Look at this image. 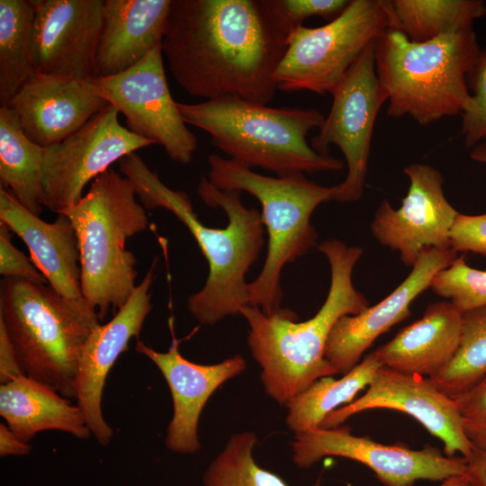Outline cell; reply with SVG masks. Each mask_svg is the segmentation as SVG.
<instances>
[{
    "label": "cell",
    "instance_id": "33",
    "mask_svg": "<svg viewBox=\"0 0 486 486\" xmlns=\"http://www.w3.org/2000/svg\"><path fill=\"white\" fill-rule=\"evenodd\" d=\"M467 86L472 102L461 115L460 133L464 146L473 148L486 141V46L480 50L467 75Z\"/></svg>",
    "mask_w": 486,
    "mask_h": 486
},
{
    "label": "cell",
    "instance_id": "7",
    "mask_svg": "<svg viewBox=\"0 0 486 486\" xmlns=\"http://www.w3.org/2000/svg\"><path fill=\"white\" fill-rule=\"evenodd\" d=\"M130 181L109 168L66 214L76 230L80 253L81 292L100 321L110 309L123 307L136 288L137 259L129 238L148 229L145 208Z\"/></svg>",
    "mask_w": 486,
    "mask_h": 486
},
{
    "label": "cell",
    "instance_id": "5",
    "mask_svg": "<svg viewBox=\"0 0 486 486\" xmlns=\"http://www.w3.org/2000/svg\"><path fill=\"white\" fill-rule=\"evenodd\" d=\"M480 50L472 27L426 42L386 30L374 42V61L387 115H409L422 126L462 115L472 102L467 75Z\"/></svg>",
    "mask_w": 486,
    "mask_h": 486
},
{
    "label": "cell",
    "instance_id": "16",
    "mask_svg": "<svg viewBox=\"0 0 486 486\" xmlns=\"http://www.w3.org/2000/svg\"><path fill=\"white\" fill-rule=\"evenodd\" d=\"M34 9L32 48L38 73L94 76L104 0H30Z\"/></svg>",
    "mask_w": 486,
    "mask_h": 486
},
{
    "label": "cell",
    "instance_id": "18",
    "mask_svg": "<svg viewBox=\"0 0 486 486\" xmlns=\"http://www.w3.org/2000/svg\"><path fill=\"white\" fill-rule=\"evenodd\" d=\"M456 257L457 253L452 248L425 249L410 274L387 297L359 314L340 318L329 333L324 352L337 374H347L379 336L408 318L411 302Z\"/></svg>",
    "mask_w": 486,
    "mask_h": 486
},
{
    "label": "cell",
    "instance_id": "4",
    "mask_svg": "<svg viewBox=\"0 0 486 486\" xmlns=\"http://www.w3.org/2000/svg\"><path fill=\"white\" fill-rule=\"evenodd\" d=\"M186 124L206 131L213 146L242 166L277 176L338 171L342 160L316 152L307 141L325 116L313 108H274L237 96L177 103Z\"/></svg>",
    "mask_w": 486,
    "mask_h": 486
},
{
    "label": "cell",
    "instance_id": "26",
    "mask_svg": "<svg viewBox=\"0 0 486 486\" xmlns=\"http://www.w3.org/2000/svg\"><path fill=\"white\" fill-rule=\"evenodd\" d=\"M390 28L413 42H426L441 35L472 27L486 14L482 0H382Z\"/></svg>",
    "mask_w": 486,
    "mask_h": 486
},
{
    "label": "cell",
    "instance_id": "8",
    "mask_svg": "<svg viewBox=\"0 0 486 486\" xmlns=\"http://www.w3.org/2000/svg\"><path fill=\"white\" fill-rule=\"evenodd\" d=\"M209 164L208 180L214 187L247 192L261 203L267 254L260 274L248 284V306L274 314L284 296L282 270L316 245L318 234L310 217L320 203L331 201L334 187L320 185L304 174L264 176L217 154L209 156Z\"/></svg>",
    "mask_w": 486,
    "mask_h": 486
},
{
    "label": "cell",
    "instance_id": "30",
    "mask_svg": "<svg viewBox=\"0 0 486 486\" xmlns=\"http://www.w3.org/2000/svg\"><path fill=\"white\" fill-rule=\"evenodd\" d=\"M257 437L253 431L233 434L203 474L204 486H288L253 457ZM320 478L312 486H320Z\"/></svg>",
    "mask_w": 486,
    "mask_h": 486
},
{
    "label": "cell",
    "instance_id": "41",
    "mask_svg": "<svg viewBox=\"0 0 486 486\" xmlns=\"http://www.w3.org/2000/svg\"><path fill=\"white\" fill-rule=\"evenodd\" d=\"M470 157L475 161L486 164V141L475 145L471 150Z\"/></svg>",
    "mask_w": 486,
    "mask_h": 486
},
{
    "label": "cell",
    "instance_id": "1",
    "mask_svg": "<svg viewBox=\"0 0 486 486\" xmlns=\"http://www.w3.org/2000/svg\"><path fill=\"white\" fill-rule=\"evenodd\" d=\"M286 40L262 0H171L161 50L189 94L268 104Z\"/></svg>",
    "mask_w": 486,
    "mask_h": 486
},
{
    "label": "cell",
    "instance_id": "13",
    "mask_svg": "<svg viewBox=\"0 0 486 486\" xmlns=\"http://www.w3.org/2000/svg\"><path fill=\"white\" fill-rule=\"evenodd\" d=\"M292 461L299 468H310L325 456L354 460L370 468L385 486H413L418 480L444 481L465 474L467 461L448 457L427 445L421 450L377 443L357 436L346 426L314 428L294 434Z\"/></svg>",
    "mask_w": 486,
    "mask_h": 486
},
{
    "label": "cell",
    "instance_id": "37",
    "mask_svg": "<svg viewBox=\"0 0 486 486\" xmlns=\"http://www.w3.org/2000/svg\"><path fill=\"white\" fill-rule=\"evenodd\" d=\"M24 375L7 332L0 323V382L8 383Z\"/></svg>",
    "mask_w": 486,
    "mask_h": 486
},
{
    "label": "cell",
    "instance_id": "40",
    "mask_svg": "<svg viewBox=\"0 0 486 486\" xmlns=\"http://www.w3.org/2000/svg\"><path fill=\"white\" fill-rule=\"evenodd\" d=\"M347 486H353L347 483ZM439 486H474L470 478L466 474H459L451 476L442 481Z\"/></svg>",
    "mask_w": 486,
    "mask_h": 486
},
{
    "label": "cell",
    "instance_id": "39",
    "mask_svg": "<svg viewBox=\"0 0 486 486\" xmlns=\"http://www.w3.org/2000/svg\"><path fill=\"white\" fill-rule=\"evenodd\" d=\"M465 474L474 486H486V452L473 449L472 455L466 459Z\"/></svg>",
    "mask_w": 486,
    "mask_h": 486
},
{
    "label": "cell",
    "instance_id": "23",
    "mask_svg": "<svg viewBox=\"0 0 486 486\" xmlns=\"http://www.w3.org/2000/svg\"><path fill=\"white\" fill-rule=\"evenodd\" d=\"M463 313L451 302L429 304L422 318L374 351L382 366L431 378L452 361L459 347Z\"/></svg>",
    "mask_w": 486,
    "mask_h": 486
},
{
    "label": "cell",
    "instance_id": "35",
    "mask_svg": "<svg viewBox=\"0 0 486 486\" xmlns=\"http://www.w3.org/2000/svg\"><path fill=\"white\" fill-rule=\"evenodd\" d=\"M12 230L0 221V274L4 278H21L34 284H48L34 264L12 242Z\"/></svg>",
    "mask_w": 486,
    "mask_h": 486
},
{
    "label": "cell",
    "instance_id": "22",
    "mask_svg": "<svg viewBox=\"0 0 486 486\" xmlns=\"http://www.w3.org/2000/svg\"><path fill=\"white\" fill-rule=\"evenodd\" d=\"M171 0H104L94 76L122 73L161 45Z\"/></svg>",
    "mask_w": 486,
    "mask_h": 486
},
{
    "label": "cell",
    "instance_id": "12",
    "mask_svg": "<svg viewBox=\"0 0 486 486\" xmlns=\"http://www.w3.org/2000/svg\"><path fill=\"white\" fill-rule=\"evenodd\" d=\"M119 111L107 104L62 141L44 148L45 206L59 213L76 204L86 184L110 166L153 145L119 122Z\"/></svg>",
    "mask_w": 486,
    "mask_h": 486
},
{
    "label": "cell",
    "instance_id": "2",
    "mask_svg": "<svg viewBox=\"0 0 486 486\" xmlns=\"http://www.w3.org/2000/svg\"><path fill=\"white\" fill-rule=\"evenodd\" d=\"M119 168L132 184L142 206L172 212L189 230L207 260L206 283L187 301L190 313L209 326L240 314L248 306L245 275L264 245L261 212L247 208L240 192L217 189L202 176L197 194L207 206L222 209L229 219L224 229L210 228L198 219L188 194L167 187L136 152L122 158Z\"/></svg>",
    "mask_w": 486,
    "mask_h": 486
},
{
    "label": "cell",
    "instance_id": "36",
    "mask_svg": "<svg viewBox=\"0 0 486 486\" xmlns=\"http://www.w3.org/2000/svg\"><path fill=\"white\" fill-rule=\"evenodd\" d=\"M450 248L456 253L486 256V212L480 215L458 212L450 231Z\"/></svg>",
    "mask_w": 486,
    "mask_h": 486
},
{
    "label": "cell",
    "instance_id": "15",
    "mask_svg": "<svg viewBox=\"0 0 486 486\" xmlns=\"http://www.w3.org/2000/svg\"><path fill=\"white\" fill-rule=\"evenodd\" d=\"M388 409L416 418L444 444L446 456L459 452L469 458L474 447L464 434L463 418L453 398L440 392L428 377L381 366L364 395L330 412L320 428L339 427L353 415L368 410Z\"/></svg>",
    "mask_w": 486,
    "mask_h": 486
},
{
    "label": "cell",
    "instance_id": "11",
    "mask_svg": "<svg viewBox=\"0 0 486 486\" xmlns=\"http://www.w3.org/2000/svg\"><path fill=\"white\" fill-rule=\"evenodd\" d=\"M93 80L99 95L124 115L130 132L161 145L176 163L192 161L197 140L171 95L161 45L130 68Z\"/></svg>",
    "mask_w": 486,
    "mask_h": 486
},
{
    "label": "cell",
    "instance_id": "19",
    "mask_svg": "<svg viewBox=\"0 0 486 486\" xmlns=\"http://www.w3.org/2000/svg\"><path fill=\"white\" fill-rule=\"evenodd\" d=\"M107 104L93 77L37 72L5 106L14 112L23 133L45 148L76 132Z\"/></svg>",
    "mask_w": 486,
    "mask_h": 486
},
{
    "label": "cell",
    "instance_id": "24",
    "mask_svg": "<svg viewBox=\"0 0 486 486\" xmlns=\"http://www.w3.org/2000/svg\"><path fill=\"white\" fill-rule=\"evenodd\" d=\"M0 415L8 428L28 443L44 430L63 431L79 439L92 435L77 405L25 374L1 384Z\"/></svg>",
    "mask_w": 486,
    "mask_h": 486
},
{
    "label": "cell",
    "instance_id": "28",
    "mask_svg": "<svg viewBox=\"0 0 486 486\" xmlns=\"http://www.w3.org/2000/svg\"><path fill=\"white\" fill-rule=\"evenodd\" d=\"M30 0H0V104L6 105L36 73Z\"/></svg>",
    "mask_w": 486,
    "mask_h": 486
},
{
    "label": "cell",
    "instance_id": "20",
    "mask_svg": "<svg viewBox=\"0 0 486 486\" xmlns=\"http://www.w3.org/2000/svg\"><path fill=\"white\" fill-rule=\"evenodd\" d=\"M136 351L159 369L172 395L174 414L167 427L166 446L174 453H196L201 447L198 423L203 407L220 386L245 371L246 360L236 355L214 364H195L181 355L179 341L175 338L165 353L143 341L137 342Z\"/></svg>",
    "mask_w": 486,
    "mask_h": 486
},
{
    "label": "cell",
    "instance_id": "14",
    "mask_svg": "<svg viewBox=\"0 0 486 486\" xmlns=\"http://www.w3.org/2000/svg\"><path fill=\"white\" fill-rule=\"evenodd\" d=\"M403 170L410 180L407 195L397 210L383 200L371 231L380 244L399 252L404 265L413 266L425 249L451 248L450 231L458 212L445 196L444 178L436 168L412 163Z\"/></svg>",
    "mask_w": 486,
    "mask_h": 486
},
{
    "label": "cell",
    "instance_id": "38",
    "mask_svg": "<svg viewBox=\"0 0 486 486\" xmlns=\"http://www.w3.org/2000/svg\"><path fill=\"white\" fill-rule=\"evenodd\" d=\"M31 451V446L19 438L7 425L0 424V454L24 455Z\"/></svg>",
    "mask_w": 486,
    "mask_h": 486
},
{
    "label": "cell",
    "instance_id": "10",
    "mask_svg": "<svg viewBox=\"0 0 486 486\" xmlns=\"http://www.w3.org/2000/svg\"><path fill=\"white\" fill-rule=\"evenodd\" d=\"M374 42L367 46L332 91L328 115L310 142L319 154L329 155V146L336 145L345 157L346 177L333 185L331 196L339 202L358 201L364 194L374 122L380 108L388 101L375 71Z\"/></svg>",
    "mask_w": 486,
    "mask_h": 486
},
{
    "label": "cell",
    "instance_id": "9",
    "mask_svg": "<svg viewBox=\"0 0 486 486\" xmlns=\"http://www.w3.org/2000/svg\"><path fill=\"white\" fill-rule=\"evenodd\" d=\"M389 28L382 0H350L327 24L297 27L287 36L274 75L277 89L331 94L367 46Z\"/></svg>",
    "mask_w": 486,
    "mask_h": 486
},
{
    "label": "cell",
    "instance_id": "32",
    "mask_svg": "<svg viewBox=\"0 0 486 486\" xmlns=\"http://www.w3.org/2000/svg\"><path fill=\"white\" fill-rule=\"evenodd\" d=\"M274 24L286 36L310 17L329 22L338 17L350 0H262Z\"/></svg>",
    "mask_w": 486,
    "mask_h": 486
},
{
    "label": "cell",
    "instance_id": "17",
    "mask_svg": "<svg viewBox=\"0 0 486 486\" xmlns=\"http://www.w3.org/2000/svg\"><path fill=\"white\" fill-rule=\"evenodd\" d=\"M152 264L127 302L106 324H99L86 339L75 380L76 405L96 441L107 446L113 436L102 411L106 377L120 355L129 349L132 338H139L152 309L149 289L155 279Z\"/></svg>",
    "mask_w": 486,
    "mask_h": 486
},
{
    "label": "cell",
    "instance_id": "27",
    "mask_svg": "<svg viewBox=\"0 0 486 486\" xmlns=\"http://www.w3.org/2000/svg\"><path fill=\"white\" fill-rule=\"evenodd\" d=\"M381 366L375 353L372 352L340 379L326 376L315 381L286 404L287 427L294 434L320 428L330 412L340 405L351 403L356 394L369 385Z\"/></svg>",
    "mask_w": 486,
    "mask_h": 486
},
{
    "label": "cell",
    "instance_id": "34",
    "mask_svg": "<svg viewBox=\"0 0 486 486\" xmlns=\"http://www.w3.org/2000/svg\"><path fill=\"white\" fill-rule=\"evenodd\" d=\"M454 400L463 418L465 436L474 449L486 452V375Z\"/></svg>",
    "mask_w": 486,
    "mask_h": 486
},
{
    "label": "cell",
    "instance_id": "21",
    "mask_svg": "<svg viewBox=\"0 0 486 486\" xmlns=\"http://www.w3.org/2000/svg\"><path fill=\"white\" fill-rule=\"evenodd\" d=\"M0 221L23 240L32 262L55 291L70 300L83 299L77 237L66 214L46 222L0 185Z\"/></svg>",
    "mask_w": 486,
    "mask_h": 486
},
{
    "label": "cell",
    "instance_id": "31",
    "mask_svg": "<svg viewBox=\"0 0 486 486\" xmlns=\"http://www.w3.org/2000/svg\"><path fill=\"white\" fill-rule=\"evenodd\" d=\"M433 292L446 299L462 313L486 307V271L469 266L464 256H457L433 278Z\"/></svg>",
    "mask_w": 486,
    "mask_h": 486
},
{
    "label": "cell",
    "instance_id": "3",
    "mask_svg": "<svg viewBox=\"0 0 486 486\" xmlns=\"http://www.w3.org/2000/svg\"><path fill=\"white\" fill-rule=\"evenodd\" d=\"M318 249L328 261L330 286L312 318L298 322L297 314L288 308L271 315L255 306L240 310L248 325V347L261 367L264 390L282 405L320 378L337 374L324 356L329 333L340 318L359 314L369 307L352 281L363 248L332 238L320 243Z\"/></svg>",
    "mask_w": 486,
    "mask_h": 486
},
{
    "label": "cell",
    "instance_id": "29",
    "mask_svg": "<svg viewBox=\"0 0 486 486\" xmlns=\"http://www.w3.org/2000/svg\"><path fill=\"white\" fill-rule=\"evenodd\" d=\"M486 375V307L463 313L459 347L450 364L428 378L444 394L455 398Z\"/></svg>",
    "mask_w": 486,
    "mask_h": 486
},
{
    "label": "cell",
    "instance_id": "6",
    "mask_svg": "<svg viewBox=\"0 0 486 486\" xmlns=\"http://www.w3.org/2000/svg\"><path fill=\"white\" fill-rule=\"evenodd\" d=\"M85 299L70 300L49 284L4 278L0 323L24 374L66 398H76L75 380L83 346L100 324Z\"/></svg>",
    "mask_w": 486,
    "mask_h": 486
},
{
    "label": "cell",
    "instance_id": "25",
    "mask_svg": "<svg viewBox=\"0 0 486 486\" xmlns=\"http://www.w3.org/2000/svg\"><path fill=\"white\" fill-rule=\"evenodd\" d=\"M44 148L22 131L14 112L0 106V182L32 213L45 206Z\"/></svg>",
    "mask_w": 486,
    "mask_h": 486
}]
</instances>
